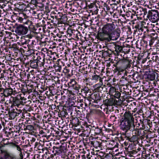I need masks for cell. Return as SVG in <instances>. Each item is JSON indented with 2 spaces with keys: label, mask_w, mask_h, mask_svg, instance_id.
Returning a JSON list of instances; mask_svg holds the SVG:
<instances>
[{
  "label": "cell",
  "mask_w": 159,
  "mask_h": 159,
  "mask_svg": "<svg viewBox=\"0 0 159 159\" xmlns=\"http://www.w3.org/2000/svg\"><path fill=\"white\" fill-rule=\"evenodd\" d=\"M3 149L7 151V153H9L13 157L16 158H19L20 152L16 147L9 145L5 146Z\"/></svg>",
  "instance_id": "1"
}]
</instances>
